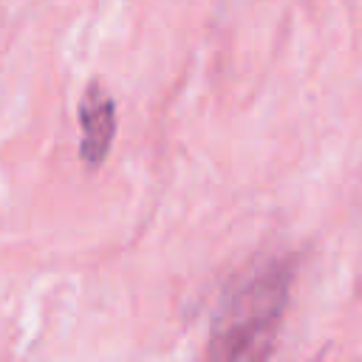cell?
<instances>
[{"label":"cell","mask_w":362,"mask_h":362,"mask_svg":"<svg viewBox=\"0 0 362 362\" xmlns=\"http://www.w3.org/2000/svg\"><path fill=\"white\" fill-rule=\"evenodd\" d=\"M288 283L291 266L286 260L266 263L238 283L212 320L209 356L223 362L266 359L286 311Z\"/></svg>","instance_id":"obj_1"},{"label":"cell","mask_w":362,"mask_h":362,"mask_svg":"<svg viewBox=\"0 0 362 362\" xmlns=\"http://www.w3.org/2000/svg\"><path fill=\"white\" fill-rule=\"evenodd\" d=\"M79 124H82V158L96 167L105 161L110 144H113V133H116V110L110 96L105 93V88H99L96 82L88 85L82 102H79Z\"/></svg>","instance_id":"obj_2"}]
</instances>
